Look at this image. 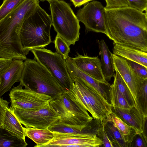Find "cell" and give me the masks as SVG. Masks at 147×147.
I'll list each match as a JSON object with an SVG mask.
<instances>
[{
  "mask_svg": "<svg viewBox=\"0 0 147 147\" xmlns=\"http://www.w3.org/2000/svg\"><path fill=\"white\" fill-rule=\"evenodd\" d=\"M75 7H78L93 0H70Z\"/></svg>",
  "mask_w": 147,
  "mask_h": 147,
  "instance_id": "cell-37",
  "label": "cell"
},
{
  "mask_svg": "<svg viewBox=\"0 0 147 147\" xmlns=\"http://www.w3.org/2000/svg\"><path fill=\"white\" fill-rule=\"evenodd\" d=\"M113 54L126 60L139 63L147 67V53L138 49L113 43Z\"/></svg>",
  "mask_w": 147,
  "mask_h": 147,
  "instance_id": "cell-19",
  "label": "cell"
},
{
  "mask_svg": "<svg viewBox=\"0 0 147 147\" xmlns=\"http://www.w3.org/2000/svg\"><path fill=\"white\" fill-rule=\"evenodd\" d=\"M147 141L142 134H137L131 144L130 147H147Z\"/></svg>",
  "mask_w": 147,
  "mask_h": 147,
  "instance_id": "cell-34",
  "label": "cell"
},
{
  "mask_svg": "<svg viewBox=\"0 0 147 147\" xmlns=\"http://www.w3.org/2000/svg\"><path fill=\"white\" fill-rule=\"evenodd\" d=\"M20 83L24 88L50 96L60 97L64 90L48 71L34 59L24 60Z\"/></svg>",
  "mask_w": 147,
  "mask_h": 147,
  "instance_id": "cell-4",
  "label": "cell"
},
{
  "mask_svg": "<svg viewBox=\"0 0 147 147\" xmlns=\"http://www.w3.org/2000/svg\"><path fill=\"white\" fill-rule=\"evenodd\" d=\"M24 65L23 61L12 60L9 67L0 78V98L9 91L16 82H20Z\"/></svg>",
  "mask_w": 147,
  "mask_h": 147,
  "instance_id": "cell-16",
  "label": "cell"
},
{
  "mask_svg": "<svg viewBox=\"0 0 147 147\" xmlns=\"http://www.w3.org/2000/svg\"><path fill=\"white\" fill-rule=\"evenodd\" d=\"M108 91L111 104L112 107L128 109L132 107L114 84L111 85Z\"/></svg>",
  "mask_w": 147,
  "mask_h": 147,
  "instance_id": "cell-25",
  "label": "cell"
},
{
  "mask_svg": "<svg viewBox=\"0 0 147 147\" xmlns=\"http://www.w3.org/2000/svg\"><path fill=\"white\" fill-rule=\"evenodd\" d=\"M12 60L0 57V78L9 67Z\"/></svg>",
  "mask_w": 147,
  "mask_h": 147,
  "instance_id": "cell-35",
  "label": "cell"
},
{
  "mask_svg": "<svg viewBox=\"0 0 147 147\" xmlns=\"http://www.w3.org/2000/svg\"><path fill=\"white\" fill-rule=\"evenodd\" d=\"M105 34L113 42L147 52L146 12L129 6L105 8Z\"/></svg>",
  "mask_w": 147,
  "mask_h": 147,
  "instance_id": "cell-1",
  "label": "cell"
},
{
  "mask_svg": "<svg viewBox=\"0 0 147 147\" xmlns=\"http://www.w3.org/2000/svg\"><path fill=\"white\" fill-rule=\"evenodd\" d=\"M105 8L100 2H88L79 9L76 16L84 25L85 31L106 34L105 21Z\"/></svg>",
  "mask_w": 147,
  "mask_h": 147,
  "instance_id": "cell-12",
  "label": "cell"
},
{
  "mask_svg": "<svg viewBox=\"0 0 147 147\" xmlns=\"http://www.w3.org/2000/svg\"><path fill=\"white\" fill-rule=\"evenodd\" d=\"M19 85L14 86L9 95L11 102L10 107L26 110L36 111L49 105L51 100L49 96L37 92Z\"/></svg>",
  "mask_w": 147,
  "mask_h": 147,
  "instance_id": "cell-10",
  "label": "cell"
},
{
  "mask_svg": "<svg viewBox=\"0 0 147 147\" xmlns=\"http://www.w3.org/2000/svg\"><path fill=\"white\" fill-rule=\"evenodd\" d=\"M40 0L41 1H48V2H49L50 1H55V0Z\"/></svg>",
  "mask_w": 147,
  "mask_h": 147,
  "instance_id": "cell-38",
  "label": "cell"
},
{
  "mask_svg": "<svg viewBox=\"0 0 147 147\" xmlns=\"http://www.w3.org/2000/svg\"><path fill=\"white\" fill-rule=\"evenodd\" d=\"M126 60L129 66L136 74L142 78L147 79V67L135 62Z\"/></svg>",
  "mask_w": 147,
  "mask_h": 147,
  "instance_id": "cell-30",
  "label": "cell"
},
{
  "mask_svg": "<svg viewBox=\"0 0 147 147\" xmlns=\"http://www.w3.org/2000/svg\"><path fill=\"white\" fill-rule=\"evenodd\" d=\"M70 58L73 63L85 73L100 82H107L102 73L100 61L98 56L90 57L78 53L75 57Z\"/></svg>",
  "mask_w": 147,
  "mask_h": 147,
  "instance_id": "cell-13",
  "label": "cell"
},
{
  "mask_svg": "<svg viewBox=\"0 0 147 147\" xmlns=\"http://www.w3.org/2000/svg\"><path fill=\"white\" fill-rule=\"evenodd\" d=\"M30 51L34 59L48 71L64 91L69 90L73 81L63 57L57 52L44 47L33 49Z\"/></svg>",
  "mask_w": 147,
  "mask_h": 147,
  "instance_id": "cell-8",
  "label": "cell"
},
{
  "mask_svg": "<svg viewBox=\"0 0 147 147\" xmlns=\"http://www.w3.org/2000/svg\"><path fill=\"white\" fill-rule=\"evenodd\" d=\"M51 16L38 5L22 26L20 39L26 55L31 50L44 47L52 42Z\"/></svg>",
  "mask_w": 147,
  "mask_h": 147,
  "instance_id": "cell-3",
  "label": "cell"
},
{
  "mask_svg": "<svg viewBox=\"0 0 147 147\" xmlns=\"http://www.w3.org/2000/svg\"><path fill=\"white\" fill-rule=\"evenodd\" d=\"M106 9H111L129 6L127 0H105Z\"/></svg>",
  "mask_w": 147,
  "mask_h": 147,
  "instance_id": "cell-32",
  "label": "cell"
},
{
  "mask_svg": "<svg viewBox=\"0 0 147 147\" xmlns=\"http://www.w3.org/2000/svg\"><path fill=\"white\" fill-rule=\"evenodd\" d=\"M56 52L61 55L65 60L69 56L70 52L69 45L67 42L58 35H56L54 41Z\"/></svg>",
  "mask_w": 147,
  "mask_h": 147,
  "instance_id": "cell-28",
  "label": "cell"
},
{
  "mask_svg": "<svg viewBox=\"0 0 147 147\" xmlns=\"http://www.w3.org/2000/svg\"><path fill=\"white\" fill-rule=\"evenodd\" d=\"M11 108L16 117L26 127L47 128L58 121L61 118L60 114L50 104L36 111Z\"/></svg>",
  "mask_w": 147,
  "mask_h": 147,
  "instance_id": "cell-9",
  "label": "cell"
},
{
  "mask_svg": "<svg viewBox=\"0 0 147 147\" xmlns=\"http://www.w3.org/2000/svg\"><path fill=\"white\" fill-rule=\"evenodd\" d=\"M39 2V0H25L0 20V57L22 61L27 59L21 41V30Z\"/></svg>",
  "mask_w": 147,
  "mask_h": 147,
  "instance_id": "cell-2",
  "label": "cell"
},
{
  "mask_svg": "<svg viewBox=\"0 0 147 147\" xmlns=\"http://www.w3.org/2000/svg\"><path fill=\"white\" fill-rule=\"evenodd\" d=\"M65 61L70 77L79 78L108 100L107 90H109L111 84L108 82L99 81L82 71L73 63L70 57L65 60Z\"/></svg>",
  "mask_w": 147,
  "mask_h": 147,
  "instance_id": "cell-14",
  "label": "cell"
},
{
  "mask_svg": "<svg viewBox=\"0 0 147 147\" xmlns=\"http://www.w3.org/2000/svg\"><path fill=\"white\" fill-rule=\"evenodd\" d=\"M1 128L20 140L26 141L24 127L15 116L12 109L6 106L2 117Z\"/></svg>",
  "mask_w": 147,
  "mask_h": 147,
  "instance_id": "cell-18",
  "label": "cell"
},
{
  "mask_svg": "<svg viewBox=\"0 0 147 147\" xmlns=\"http://www.w3.org/2000/svg\"><path fill=\"white\" fill-rule=\"evenodd\" d=\"M3 129V130L0 129V147H26L28 145L26 141L20 140Z\"/></svg>",
  "mask_w": 147,
  "mask_h": 147,
  "instance_id": "cell-27",
  "label": "cell"
},
{
  "mask_svg": "<svg viewBox=\"0 0 147 147\" xmlns=\"http://www.w3.org/2000/svg\"><path fill=\"white\" fill-rule=\"evenodd\" d=\"M53 138L38 147H98L102 144L96 134L91 132L63 133L53 132Z\"/></svg>",
  "mask_w": 147,
  "mask_h": 147,
  "instance_id": "cell-11",
  "label": "cell"
},
{
  "mask_svg": "<svg viewBox=\"0 0 147 147\" xmlns=\"http://www.w3.org/2000/svg\"><path fill=\"white\" fill-rule=\"evenodd\" d=\"M108 117L119 131L124 141L130 147L131 143L137 134L135 129L113 112Z\"/></svg>",
  "mask_w": 147,
  "mask_h": 147,
  "instance_id": "cell-22",
  "label": "cell"
},
{
  "mask_svg": "<svg viewBox=\"0 0 147 147\" xmlns=\"http://www.w3.org/2000/svg\"><path fill=\"white\" fill-rule=\"evenodd\" d=\"M139 86L136 100V107L144 117H147V79H143L136 75Z\"/></svg>",
  "mask_w": 147,
  "mask_h": 147,
  "instance_id": "cell-24",
  "label": "cell"
},
{
  "mask_svg": "<svg viewBox=\"0 0 147 147\" xmlns=\"http://www.w3.org/2000/svg\"><path fill=\"white\" fill-rule=\"evenodd\" d=\"M0 83H1V80H0Z\"/></svg>",
  "mask_w": 147,
  "mask_h": 147,
  "instance_id": "cell-39",
  "label": "cell"
},
{
  "mask_svg": "<svg viewBox=\"0 0 147 147\" xmlns=\"http://www.w3.org/2000/svg\"><path fill=\"white\" fill-rule=\"evenodd\" d=\"M9 102L3 98H0V129L1 128L2 117L5 107L9 106Z\"/></svg>",
  "mask_w": 147,
  "mask_h": 147,
  "instance_id": "cell-36",
  "label": "cell"
},
{
  "mask_svg": "<svg viewBox=\"0 0 147 147\" xmlns=\"http://www.w3.org/2000/svg\"><path fill=\"white\" fill-rule=\"evenodd\" d=\"M129 6L142 12L147 11V0H127Z\"/></svg>",
  "mask_w": 147,
  "mask_h": 147,
  "instance_id": "cell-33",
  "label": "cell"
},
{
  "mask_svg": "<svg viewBox=\"0 0 147 147\" xmlns=\"http://www.w3.org/2000/svg\"><path fill=\"white\" fill-rule=\"evenodd\" d=\"M98 43L102 71L105 80L107 81L110 80L114 74L115 69L112 53L104 40L102 39Z\"/></svg>",
  "mask_w": 147,
  "mask_h": 147,
  "instance_id": "cell-20",
  "label": "cell"
},
{
  "mask_svg": "<svg viewBox=\"0 0 147 147\" xmlns=\"http://www.w3.org/2000/svg\"><path fill=\"white\" fill-rule=\"evenodd\" d=\"M102 121L104 129L113 147H128L119 131L109 117Z\"/></svg>",
  "mask_w": 147,
  "mask_h": 147,
  "instance_id": "cell-23",
  "label": "cell"
},
{
  "mask_svg": "<svg viewBox=\"0 0 147 147\" xmlns=\"http://www.w3.org/2000/svg\"><path fill=\"white\" fill-rule=\"evenodd\" d=\"M49 104L61 116L58 122L85 129L93 119L88 111L74 99L69 90L65 91L60 97L51 100Z\"/></svg>",
  "mask_w": 147,
  "mask_h": 147,
  "instance_id": "cell-7",
  "label": "cell"
},
{
  "mask_svg": "<svg viewBox=\"0 0 147 147\" xmlns=\"http://www.w3.org/2000/svg\"><path fill=\"white\" fill-rule=\"evenodd\" d=\"M52 26L57 34L70 46L79 39V21L69 4L63 0L49 2Z\"/></svg>",
  "mask_w": 147,
  "mask_h": 147,
  "instance_id": "cell-6",
  "label": "cell"
},
{
  "mask_svg": "<svg viewBox=\"0 0 147 147\" xmlns=\"http://www.w3.org/2000/svg\"><path fill=\"white\" fill-rule=\"evenodd\" d=\"M115 74L114 75L113 83L119 92L122 94L130 105L131 107H136V104L127 85L117 70L115 69Z\"/></svg>",
  "mask_w": 147,
  "mask_h": 147,
  "instance_id": "cell-26",
  "label": "cell"
},
{
  "mask_svg": "<svg viewBox=\"0 0 147 147\" xmlns=\"http://www.w3.org/2000/svg\"><path fill=\"white\" fill-rule=\"evenodd\" d=\"M25 0H3L0 6V20L14 10Z\"/></svg>",
  "mask_w": 147,
  "mask_h": 147,
  "instance_id": "cell-29",
  "label": "cell"
},
{
  "mask_svg": "<svg viewBox=\"0 0 147 147\" xmlns=\"http://www.w3.org/2000/svg\"><path fill=\"white\" fill-rule=\"evenodd\" d=\"M112 57L115 69L118 72L128 87L136 107V100L139 87L135 73L125 59L114 54H112Z\"/></svg>",
  "mask_w": 147,
  "mask_h": 147,
  "instance_id": "cell-15",
  "label": "cell"
},
{
  "mask_svg": "<svg viewBox=\"0 0 147 147\" xmlns=\"http://www.w3.org/2000/svg\"><path fill=\"white\" fill-rule=\"evenodd\" d=\"M70 77L73 83L69 91L74 99L94 119L101 121L108 118L113 112L108 100L79 78Z\"/></svg>",
  "mask_w": 147,
  "mask_h": 147,
  "instance_id": "cell-5",
  "label": "cell"
},
{
  "mask_svg": "<svg viewBox=\"0 0 147 147\" xmlns=\"http://www.w3.org/2000/svg\"><path fill=\"white\" fill-rule=\"evenodd\" d=\"M101 122L100 125L97 130V134L102 141V144L106 147H113V144L109 139L104 128L103 123Z\"/></svg>",
  "mask_w": 147,
  "mask_h": 147,
  "instance_id": "cell-31",
  "label": "cell"
},
{
  "mask_svg": "<svg viewBox=\"0 0 147 147\" xmlns=\"http://www.w3.org/2000/svg\"><path fill=\"white\" fill-rule=\"evenodd\" d=\"M26 136L32 140L36 144L34 147L46 144L54 136L53 132L48 128L40 129L32 127H24Z\"/></svg>",
  "mask_w": 147,
  "mask_h": 147,
  "instance_id": "cell-21",
  "label": "cell"
},
{
  "mask_svg": "<svg viewBox=\"0 0 147 147\" xmlns=\"http://www.w3.org/2000/svg\"><path fill=\"white\" fill-rule=\"evenodd\" d=\"M113 112L129 125L133 127L137 134L142 132L144 117L136 107L128 109H120L112 107Z\"/></svg>",
  "mask_w": 147,
  "mask_h": 147,
  "instance_id": "cell-17",
  "label": "cell"
}]
</instances>
